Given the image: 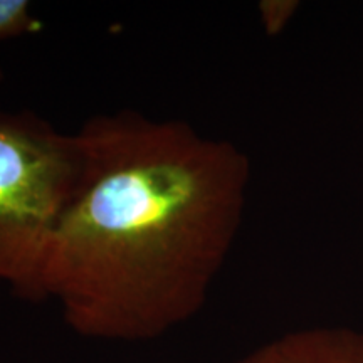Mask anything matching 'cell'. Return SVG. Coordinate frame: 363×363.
<instances>
[{"instance_id":"cell-5","label":"cell","mask_w":363,"mask_h":363,"mask_svg":"<svg viewBox=\"0 0 363 363\" xmlns=\"http://www.w3.org/2000/svg\"><path fill=\"white\" fill-rule=\"evenodd\" d=\"M301 7L298 0H262L257 7L264 34L278 38L288 29Z\"/></svg>"},{"instance_id":"cell-1","label":"cell","mask_w":363,"mask_h":363,"mask_svg":"<svg viewBox=\"0 0 363 363\" xmlns=\"http://www.w3.org/2000/svg\"><path fill=\"white\" fill-rule=\"evenodd\" d=\"M84 179L49 247L40 303L79 337L142 343L206 306L242 227L251 160L182 120L131 110L78 130Z\"/></svg>"},{"instance_id":"cell-6","label":"cell","mask_w":363,"mask_h":363,"mask_svg":"<svg viewBox=\"0 0 363 363\" xmlns=\"http://www.w3.org/2000/svg\"><path fill=\"white\" fill-rule=\"evenodd\" d=\"M234 363H278L274 358V353H272V348L269 343L262 345V347L256 348V350L247 353V355L240 357L239 360Z\"/></svg>"},{"instance_id":"cell-2","label":"cell","mask_w":363,"mask_h":363,"mask_svg":"<svg viewBox=\"0 0 363 363\" xmlns=\"http://www.w3.org/2000/svg\"><path fill=\"white\" fill-rule=\"evenodd\" d=\"M79 133L33 111H0V286L40 303L49 247L84 179Z\"/></svg>"},{"instance_id":"cell-4","label":"cell","mask_w":363,"mask_h":363,"mask_svg":"<svg viewBox=\"0 0 363 363\" xmlns=\"http://www.w3.org/2000/svg\"><path fill=\"white\" fill-rule=\"evenodd\" d=\"M43 24L27 0H0V40L38 34ZM2 79V72H0Z\"/></svg>"},{"instance_id":"cell-3","label":"cell","mask_w":363,"mask_h":363,"mask_svg":"<svg viewBox=\"0 0 363 363\" xmlns=\"http://www.w3.org/2000/svg\"><path fill=\"white\" fill-rule=\"evenodd\" d=\"M269 345L278 363H363V331L348 326L294 330Z\"/></svg>"}]
</instances>
